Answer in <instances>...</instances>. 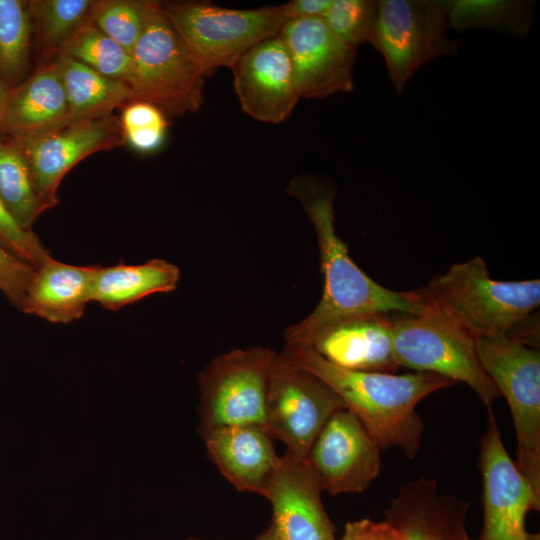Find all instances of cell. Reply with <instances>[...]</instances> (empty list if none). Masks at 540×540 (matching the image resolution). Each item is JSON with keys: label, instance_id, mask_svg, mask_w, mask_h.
Here are the masks:
<instances>
[{"label": "cell", "instance_id": "1", "mask_svg": "<svg viewBox=\"0 0 540 540\" xmlns=\"http://www.w3.org/2000/svg\"><path fill=\"white\" fill-rule=\"evenodd\" d=\"M287 192L301 203L318 242L323 294L315 309L288 327L285 344L306 345L323 328L366 314H418L427 306L420 292L388 289L365 274L352 260L346 243L335 231L334 187L313 175L291 180Z\"/></svg>", "mask_w": 540, "mask_h": 540}, {"label": "cell", "instance_id": "2", "mask_svg": "<svg viewBox=\"0 0 540 540\" xmlns=\"http://www.w3.org/2000/svg\"><path fill=\"white\" fill-rule=\"evenodd\" d=\"M281 354L329 386L381 450L397 448L408 458L417 455L424 430L417 404L429 394L456 384L427 372L400 375L345 369L297 344H285Z\"/></svg>", "mask_w": 540, "mask_h": 540}, {"label": "cell", "instance_id": "3", "mask_svg": "<svg viewBox=\"0 0 540 540\" xmlns=\"http://www.w3.org/2000/svg\"><path fill=\"white\" fill-rule=\"evenodd\" d=\"M419 290L431 307L475 340L510 336L540 304L539 279H492L480 256L434 275Z\"/></svg>", "mask_w": 540, "mask_h": 540}, {"label": "cell", "instance_id": "4", "mask_svg": "<svg viewBox=\"0 0 540 540\" xmlns=\"http://www.w3.org/2000/svg\"><path fill=\"white\" fill-rule=\"evenodd\" d=\"M131 58L129 86L135 100L155 105L167 117L200 109L206 76L158 2Z\"/></svg>", "mask_w": 540, "mask_h": 540}, {"label": "cell", "instance_id": "5", "mask_svg": "<svg viewBox=\"0 0 540 540\" xmlns=\"http://www.w3.org/2000/svg\"><path fill=\"white\" fill-rule=\"evenodd\" d=\"M205 76L233 68L258 43L279 35L287 22L282 5L231 9L208 2L161 4Z\"/></svg>", "mask_w": 540, "mask_h": 540}, {"label": "cell", "instance_id": "6", "mask_svg": "<svg viewBox=\"0 0 540 540\" xmlns=\"http://www.w3.org/2000/svg\"><path fill=\"white\" fill-rule=\"evenodd\" d=\"M427 303V302H426ZM398 364L467 384L487 409L501 395L482 368L476 340L428 303L418 314L392 313Z\"/></svg>", "mask_w": 540, "mask_h": 540}, {"label": "cell", "instance_id": "7", "mask_svg": "<svg viewBox=\"0 0 540 540\" xmlns=\"http://www.w3.org/2000/svg\"><path fill=\"white\" fill-rule=\"evenodd\" d=\"M476 351L507 400L517 440L514 462L540 495V352L508 336L478 338Z\"/></svg>", "mask_w": 540, "mask_h": 540}, {"label": "cell", "instance_id": "8", "mask_svg": "<svg viewBox=\"0 0 540 540\" xmlns=\"http://www.w3.org/2000/svg\"><path fill=\"white\" fill-rule=\"evenodd\" d=\"M447 0H379L372 41L398 93L425 64L457 56L461 41L448 37Z\"/></svg>", "mask_w": 540, "mask_h": 540}, {"label": "cell", "instance_id": "9", "mask_svg": "<svg viewBox=\"0 0 540 540\" xmlns=\"http://www.w3.org/2000/svg\"><path fill=\"white\" fill-rule=\"evenodd\" d=\"M275 352L235 349L213 359L198 377L201 437L223 427L265 426L268 377Z\"/></svg>", "mask_w": 540, "mask_h": 540}, {"label": "cell", "instance_id": "10", "mask_svg": "<svg viewBox=\"0 0 540 540\" xmlns=\"http://www.w3.org/2000/svg\"><path fill=\"white\" fill-rule=\"evenodd\" d=\"M323 381L275 352L269 370L265 427L286 452L304 460L313 440L335 412L345 409Z\"/></svg>", "mask_w": 540, "mask_h": 540}, {"label": "cell", "instance_id": "11", "mask_svg": "<svg viewBox=\"0 0 540 540\" xmlns=\"http://www.w3.org/2000/svg\"><path fill=\"white\" fill-rule=\"evenodd\" d=\"M480 438L483 526L476 540H540L525 526L526 515L540 510L538 495L511 459L492 409Z\"/></svg>", "mask_w": 540, "mask_h": 540}, {"label": "cell", "instance_id": "12", "mask_svg": "<svg viewBox=\"0 0 540 540\" xmlns=\"http://www.w3.org/2000/svg\"><path fill=\"white\" fill-rule=\"evenodd\" d=\"M381 448L348 409L332 414L313 440L304 463L321 492L366 490L378 476Z\"/></svg>", "mask_w": 540, "mask_h": 540}, {"label": "cell", "instance_id": "13", "mask_svg": "<svg viewBox=\"0 0 540 540\" xmlns=\"http://www.w3.org/2000/svg\"><path fill=\"white\" fill-rule=\"evenodd\" d=\"M299 98L321 99L354 90L355 47L342 42L322 18L289 20L280 33Z\"/></svg>", "mask_w": 540, "mask_h": 540}, {"label": "cell", "instance_id": "14", "mask_svg": "<svg viewBox=\"0 0 540 540\" xmlns=\"http://www.w3.org/2000/svg\"><path fill=\"white\" fill-rule=\"evenodd\" d=\"M18 141L37 191L50 209L59 202L58 187L75 165L91 154L125 143L119 117L113 114L73 122L46 134Z\"/></svg>", "mask_w": 540, "mask_h": 540}, {"label": "cell", "instance_id": "15", "mask_svg": "<svg viewBox=\"0 0 540 540\" xmlns=\"http://www.w3.org/2000/svg\"><path fill=\"white\" fill-rule=\"evenodd\" d=\"M232 70L235 92L246 114L268 124H280L292 114L299 95L279 35L252 47Z\"/></svg>", "mask_w": 540, "mask_h": 540}, {"label": "cell", "instance_id": "16", "mask_svg": "<svg viewBox=\"0 0 540 540\" xmlns=\"http://www.w3.org/2000/svg\"><path fill=\"white\" fill-rule=\"evenodd\" d=\"M469 502L440 493L435 479L409 481L385 511L401 540H471L465 526Z\"/></svg>", "mask_w": 540, "mask_h": 540}, {"label": "cell", "instance_id": "17", "mask_svg": "<svg viewBox=\"0 0 540 540\" xmlns=\"http://www.w3.org/2000/svg\"><path fill=\"white\" fill-rule=\"evenodd\" d=\"M302 346L349 370L395 373L400 368L393 345L392 313L340 320Z\"/></svg>", "mask_w": 540, "mask_h": 540}, {"label": "cell", "instance_id": "18", "mask_svg": "<svg viewBox=\"0 0 540 540\" xmlns=\"http://www.w3.org/2000/svg\"><path fill=\"white\" fill-rule=\"evenodd\" d=\"M277 540H336L323 507L321 490L304 460L285 452L267 498Z\"/></svg>", "mask_w": 540, "mask_h": 540}, {"label": "cell", "instance_id": "19", "mask_svg": "<svg viewBox=\"0 0 540 540\" xmlns=\"http://www.w3.org/2000/svg\"><path fill=\"white\" fill-rule=\"evenodd\" d=\"M220 473L237 490L268 498L280 466L273 438L264 425L223 427L202 437Z\"/></svg>", "mask_w": 540, "mask_h": 540}, {"label": "cell", "instance_id": "20", "mask_svg": "<svg viewBox=\"0 0 540 540\" xmlns=\"http://www.w3.org/2000/svg\"><path fill=\"white\" fill-rule=\"evenodd\" d=\"M96 267L67 264L49 256L34 268L19 310L55 324L80 319L92 302Z\"/></svg>", "mask_w": 540, "mask_h": 540}, {"label": "cell", "instance_id": "21", "mask_svg": "<svg viewBox=\"0 0 540 540\" xmlns=\"http://www.w3.org/2000/svg\"><path fill=\"white\" fill-rule=\"evenodd\" d=\"M67 124L68 105L65 91L52 61L45 63L11 88L3 135L25 140Z\"/></svg>", "mask_w": 540, "mask_h": 540}, {"label": "cell", "instance_id": "22", "mask_svg": "<svg viewBox=\"0 0 540 540\" xmlns=\"http://www.w3.org/2000/svg\"><path fill=\"white\" fill-rule=\"evenodd\" d=\"M179 280V268L164 259L131 265L123 262L106 267L97 265L92 302L117 311L147 296L172 292Z\"/></svg>", "mask_w": 540, "mask_h": 540}, {"label": "cell", "instance_id": "23", "mask_svg": "<svg viewBox=\"0 0 540 540\" xmlns=\"http://www.w3.org/2000/svg\"><path fill=\"white\" fill-rule=\"evenodd\" d=\"M68 105V124L111 115L115 108L134 101L130 86L101 75L64 54L53 61Z\"/></svg>", "mask_w": 540, "mask_h": 540}, {"label": "cell", "instance_id": "24", "mask_svg": "<svg viewBox=\"0 0 540 540\" xmlns=\"http://www.w3.org/2000/svg\"><path fill=\"white\" fill-rule=\"evenodd\" d=\"M101 0H28L33 34L41 57L52 61L86 26Z\"/></svg>", "mask_w": 540, "mask_h": 540}, {"label": "cell", "instance_id": "25", "mask_svg": "<svg viewBox=\"0 0 540 540\" xmlns=\"http://www.w3.org/2000/svg\"><path fill=\"white\" fill-rule=\"evenodd\" d=\"M0 199L16 222L29 231L50 209L37 191L19 141L7 135H0Z\"/></svg>", "mask_w": 540, "mask_h": 540}, {"label": "cell", "instance_id": "26", "mask_svg": "<svg viewBox=\"0 0 540 540\" xmlns=\"http://www.w3.org/2000/svg\"><path fill=\"white\" fill-rule=\"evenodd\" d=\"M534 6L530 0H447V17L456 30L480 28L522 37L530 30Z\"/></svg>", "mask_w": 540, "mask_h": 540}, {"label": "cell", "instance_id": "27", "mask_svg": "<svg viewBox=\"0 0 540 540\" xmlns=\"http://www.w3.org/2000/svg\"><path fill=\"white\" fill-rule=\"evenodd\" d=\"M32 36L28 1L0 0V71L11 87L30 75Z\"/></svg>", "mask_w": 540, "mask_h": 540}, {"label": "cell", "instance_id": "28", "mask_svg": "<svg viewBox=\"0 0 540 540\" xmlns=\"http://www.w3.org/2000/svg\"><path fill=\"white\" fill-rule=\"evenodd\" d=\"M61 54L85 64L105 77L129 85L131 54L93 23L82 29Z\"/></svg>", "mask_w": 540, "mask_h": 540}, {"label": "cell", "instance_id": "29", "mask_svg": "<svg viewBox=\"0 0 540 540\" xmlns=\"http://www.w3.org/2000/svg\"><path fill=\"white\" fill-rule=\"evenodd\" d=\"M154 3L101 0L93 24L131 54L145 30Z\"/></svg>", "mask_w": 540, "mask_h": 540}, {"label": "cell", "instance_id": "30", "mask_svg": "<svg viewBox=\"0 0 540 540\" xmlns=\"http://www.w3.org/2000/svg\"><path fill=\"white\" fill-rule=\"evenodd\" d=\"M378 11L379 0H332L322 19L342 42L357 48L372 43Z\"/></svg>", "mask_w": 540, "mask_h": 540}, {"label": "cell", "instance_id": "31", "mask_svg": "<svg viewBox=\"0 0 540 540\" xmlns=\"http://www.w3.org/2000/svg\"><path fill=\"white\" fill-rule=\"evenodd\" d=\"M167 118L158 107L149 102H129L119 117L124 142L140 153L158 150L166 140Z\"/></svg>", "mask_w": 540, "mask_h": 540}, {"label": "cell", "instance_id": "32", "mask_svg": "<svg viewBox=\"0 0 540 540\" xmlns=\"http://www.w3.org/2000/svg\"><path fill=\"white\" fill-rule=\"evenodd\" d=\"M0 245L35 268L51 256L37 234L21 227L7 211L1 199Z\"/></svg>", "mask_w": 540, "mask_h": 540}, {"label": "cell", "instance_id": "33", "mask_svg": "<svg viewBox=\"0 0 540 540\" xmlns=\"http://www.w3.org/2000/svg\"><path fill=\"white\" fill-rule=\"evenodd\" d=\"M34 268L0 245V292L17 309Z\"/></svg>", "mask_w": 540, "mask_h": 540}, {"label": "cell", "instance_id": "34", "mask_svg": "<svg viewBox=\"0 0 540 540\" xmlns=\"http://www.w3.org/2000/svg\"><path fill=\"white\" fill-rule=\"evenodd\" d=\"M342 540H401L387 521L361 519L348 522Z\"/></svg>", "mask_w": 540, "mask_h": 540}, {"label": "cell", "instance_id": "35", "mask_svg": "<svg viewBox=\"0 0 540 540\" xmlns=\"http://www.w3.org/2000/svg\"><path fill=\"white\" fill-rule=\"evenodd\" d=\"M331 3L332 0H292L282 8L287 21L323 18Z\"/></svg>", "mask_w": 540, "mask_h": 540}, {"label": "cell", "instance_id": "36", "mask_svg": "<svg viewBox=\"0 0 540 540\" xmlns=\"http://www.w3.org/2000/svg\"><path fill=\"white\" fill-rule=\"evenodd\" d=\"M11 88L0 71V135H3L4 117Z\"/></svg>", "mask_w": 540, "mask_h": 540}, {"label": "cell", "instance_id": "37", "mask_svg": "<svg viewBox=\"0 0 540 540\" xmlns=\"http://www.w3.org/2000/svg\"><path fill=\"white\" fill-rule=\"evenodd\" d=\"M255 540H277L271 527H269L265 532L258 536Z\"/></svg>", "mask_w": 540, "mask_h": 540}, {"label": "cell", "instance_id": "38", "mask_svg": "<svg viewBox=\"0 0 540 540\" xmlns=\"http://www.w3.org/2000/svg\"><path fill=\"white\" fill-rule=\"evenodd\" d=\"M189 540H201V539H197V538H190Z\"/></svg>", "mask_w": 540, "mask_h": 540}]
</instances>
